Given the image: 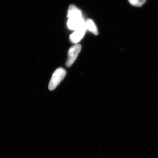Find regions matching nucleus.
<instances>
[{"label":"nucleus","instance_id":"0eeeda50","mask_svg":"<svg viewBox=\"0 0 158 158\" xmlns=\"http://www.w3.org/2000/svg\"><path fill=\"white\" fill-rule=\"evenodd\" d=\"M130 5L135 7H141L146 3L147 0H128Z\"/></svg>","mask_w":158,"mask_h":158},{"label":"nucleus","instance_id":"f257e3e1","mask_svg":"<svg viewBox=\"0 0 158 158\" xmlns=\"http://www.w3.org/2000/svg\"><path fill=\"white\" fill-rule=\"evenodd\" d=\"M66 74V70L63 68L60 67L56 69L51 77L50 81L49 84V90H55L65 78Z\"/></svg>","mask_w":158,"mask_h":158},{"label":"nucleus","instance_id":"7ed1b4c3","mask_svg":"<svg viewBox=\"0 0 158 158\" xmlns=\"http://www.w3.org/2000/svg\"><path fill=\"white\" fill-rule=\"evenodd\" d=\"M85 26L84 18H69L67 26L68 28L75 31Z\"/></svg>","mask_w":158,"mask_h":158},{"label":"nucleus","instance_id":"20e7f679","mask_svg":"<svg viewBox=\"0 0 158 158\" xmlns=\"http://www.w3.org/2000/svg\"><path fill=\"white\" fill-rule=\"evenodd\" d=\"M86 30L87 29L85 25V26L78 29L75 31L72 34H71L70 40L71 42L74 44H77L80 42L85 36Z\"/></svg>","mask_w":158,"mask_h":158},{"label":"nucleus","instance_id":"f03ea898","mask_svg":"<svg viewBox=\"0 0 158 158\" xmlns=\"http://www.w3.org/2000/svg\"><path fill=\"white\" fill-rule=\"evenodd\" d=\"M81 45L80 44H76L73 46L69 49L68 53V58L66 62L67 67H70L75 61L77 57L78 56L81 50Z\"/></svg>","mask_w":158,"mask_h":158},{"label":"nucleus","instance_id":"423d86ee","mask_svg":"<svg viewBox=\"0 0 158 158\" xmlns=\"http://www.w3.org/2000/svg\"><path fill=\"white\" fill-rule=\"evenodd\" d=\"M86 29L90 31L91 33L95 35H97L98 34L96 25L93 21L90 19H88L87 21L85 22Z\"/></svg>","mask_w":158,"mask_h":158},{"label":"nucleus","instance_id":"39448f33","mask_svg":"<svg viewBox=\"0 0 158 158\" xmlns=\"http://www.w3.org/2000/svg\"><path fill=\"white\" fill-rule=\"evenodd\" d=\"M67 17L70 18L83 17L81 12L74 5H70L69 7Z\"/></svg>","mask_w":158,"mask_h":158}]
</instances>
